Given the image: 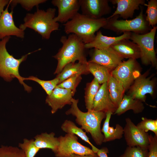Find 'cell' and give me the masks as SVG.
I'll list each match as a JSON object with an SVG mask.
<instances>
[{"label": "cell", "instance_id": "cell-4", "mask_svg": "<svg viewBox=\"0 0 157 157\" xmlns=\"http://www.w3.org/2000/svg\"><path fill=\"white\" fill-rule=\"evenodd\" d=\"M108 21L107 18L94 19L78 13L73 19L64 24V31L67 34L75 35L86 44L93 40L96 32L104 28Z\"/></svg>", "mask_w": 157, "mask_h": 157}, {"label": "cell", "instance_id": "cell-5", "mask_svg": "<svg viewBox=\"0 0 157 157\" xmlns=\"http://www.w3.org/2000/svg\"><path fill=\"white\" fill-rule=\"evenodd\" d=\"M10 38L6 37L0 40V76L7 81H10L16 78L23 85L25 90L30 92L32 88L24 82V77L19 75V68L21 63L26 60L28 56L32 53L24 55L19 59L15 58L8 53L6 48V44Z\"/></svg>", "mask_w": 157, "mask_h": 157}, {"label": "cell", "instance_id": "cell-32", "mask_svg": "<svg viewBox=\"0 0 157 157\" xmlns=\"http://www.w3.org/2000/svg\"><path fill=\"white\" fill-rule=\"evenodd\" d=\"M81 75H73L58 85L56 87L71 90L74 94L76 88L82 80Z\"/></svg>", "mask_w": 157, "mask_h": 157}, {"label": "cell", "instance_id": "cell-6", "mask_svg": "<svg viewBox=\"0 0 157 157\" xmlns=\"http://www.w3.org/2000/svg\"><path fill=\"white\" fill-rule=\"evenodd\" d=\"M157 27L155 26L150 31L144 34L131 32L130 39L139 47L140 59L144 65H151L157 68V60L154 47V41Z\"/></svg>", "mask_w": 157, "mask_h": 157}, {"label": "cell", "instance_id": "cell-29", "mask_svg": "<svg viewBox=\"0 0 157 157\" xmlns=\"http://www.w3.org/2000/svg\"><path fill=\"white\" fill-rule=\"evenodd\" d=\"M144 5L147 7L146 20L150 26L154 27L157 23V0H150Z\"/></svg>", "mask_w": 157, "mask_h": 157}, {"label": "cell", "instance_id": "cell-30", "mask_svg": "<svg viewBox=\"0 0 157 157\" xmlns=\"http://www.w3.org/2000/svg\"><path fill=\"white\" fill-rule=\"evenodd\" d=\"M24 80H32L38 83L48 95L51 94L59 83V80L56 77L52 80L45 81L40 79L36 77L31 76L27 78H24Z\"/></svg>", "mask_w": 157, "mask_h": 157}, {"label": "cell", "instance_id": "cell-39", "mask_svg": "<svg viewBox=\"0 0 157 157\" xmlns=\"http://www.w3.org/2000/svg\"><path fill=\"white\" fill-rule=\"evenodd\" d=\"M9 1L8 0H0V16L4 10V8L8 4Z\"/></svg>", "mask_w": 157, "mask_h": 157}, {"label": "cell", "instance_id": "cell-24", "mask_svg": "<svg viewBox=\"0 0 157 157\" xmlns=\"http://www.w3.org/2000/svg\"><path fill=\"white\" fill-rule=\"evenodd\" d=\"M55 133H42L36 135L34 137V143L39 149H49L54 153L57 150L59 144L58 138L55 137Z\"/></svg>", "mask_w": 157, "mask_h": 157}, {"label": "cell", "instance_id": "cell-33", "mask_svg": "<svg viewBox=\"0 0 157 157\" xmlns=\"http://www.w3.org/2000/svg\"><path fill=\"white\" fill-rule=\"evenodd\" d=\"M47 1L46 0H11L10 1L9 3L12 9L17 4H19L26 10L29 11L34 7H38L39 4Z\"/></svg>", "mask_w": 157, "mask_h": 157}, {"label": "cell", "instance_id": "cell-28", "mask_svg": "<svg viewBox=\"0 0 157 157\" xmlns=\"http://www.w3.org/2000/svg\"><path fill=\"white\" fill-rule=\"evenodd\" d=\"M99 84L94 78L91 82L86 85L84 98L85 106L88 111L92 110L93 101L100 87Z\"/></svg>", "mask_w": 157, "mask_h": 157}, {"label": "cell", "instance_id": "cell-40", "mask_svg": "<svg viewBox=\"0 0 157 157\" xmlns=\"http://www.w3.org/2000/svg\"><path fill=\"white\" fill-rule=\"evenodd\" d=\"M70 157H99L96 153H94L93 154L87 155H81L77 154H72Z\"/></svg>", "mask_w": 157, "mask_h": 157}, {"label": "cell", "instance_id": "cell-8", "mask_svg": "<svg viewBox=\"0 0 157 157\" xmlns=\"http://www.w3.org/2000/svg\"><path fill=\"white\" fill-rule=\"evenodd\" d=\"M141 68L136 60L123 61L110 72V74L122 85L125 91L141 75Z\"/></svg>", "mask_w": 157, "mask_h": 157}, {"label": "cell", "instance_id": "cell-23", "mask_svg": "<svg viewBox=\"0 0 157 157\" xmlns=\"http://www.w3.org/2000/svg\"><path fill=\"white\" fill-rule=\"evenodd\" d=\"M144 109L143 102L125 95L113 114L120 115L130 110H133L134 113L138 114L142 113Z\"/></svg>", "mask_w": 157, "mask_h": 157}, {"label": "cell", "instance_id": "cell-35", "mask_svg": "<svg viewBox=\"0 0 157 157\" xmlns=\"http://www.w3.org/2000/svg\"><path fill=\"white\" fill-rule=\"evenodd\" d=\"M141 119V121L137 124V126L146 133L151 131L157 136V119H148L145 117H142Z\"/></svg>", "mask_w": 157, "mask_h": 157}, {"label": "cell", "instance_id": "cell-18", "mask_svg": "<svg viewBox=\"0 0 157 157\" xmlns=\"http://www.w3.org/2000/svg\"><path fill=\"white\" fill-rule=\"evenodd\" d=\"M113 4H117L115 11L112 15L107 18H111L115 16L119 15L124 19L132 18L135 10H138L141 5H144V0H110Z\"/></svg>", "mask_w": 157, "mask_h": 157}, {"label": "cell", "instance_id": "cell-34", "mask_svg": "<svg viewBox=\"0 0 157 157\" xmlns=\"http://www.w3.org/2000/svg\"><path fill=\"white\" fill-rule=\"evenodd\" d=\"M0 157H25L20 149L11 146H2L0 147Z\"/></svg>", "mask_w": 157, "mask_h": 157}, {"label": "cell", "instance_id": "cell-13", "mask_svg": "<svg viewBox=\"0 0 157 157\" xmlns=\"http://www.w3.org/2000/svg\"><path fill=\"white\" fill-rule=\"evenodd\" d=\"M108 0H79L82 14L94 19L109 13L111 8Z\"/></svg>", "mask_w": 157, "mask_h": 157}, {"label": "cell", "instance_id": "cell-16", "mask_svg": "<svg viewBox=\"0 0 157 157\" xmlns=\"http://www.w3.org/2000/svg\"><path fill=\"white\" fill-rule=\"evenodd\" d=\"M9 5V2L0 16V40L12 35L24 38V31L15 26L13 19V10L10 12L8 11Z\"/></svg>", "mask_w": 157, "mask_h": 157}, {"label": "cell", "instance_id": "cell-17", "mask_svg": "<svg viewBox=\"0 0 157 157\" xmlns=\"http://www.w3.org/2000/svg\"><path fill=\"white\" fill-rule=\"evenodd\" d=\"M117 108L110 97L107 82L102 84L94 99L92 110L105 113L111 112L114 114Z\"/></svg>", "mask_w": 157, "mask_h": 157}, {"label": "cell", "instance_id": "cell-2", "mask_svg": "<svg viewBox=\"0 0 157 157\" xmlns=\"http://www.w3.org/2000/svg\"><path fill=\"white\" fill-rule=\"evenodd\" d=\"M60 41L62 46L53 56L58 62L54 74H59L64 66L70 63H75L78 61L88 63L84 52L85 44L76 35L71 34L67 37L62 36Z\"/></svg>", "mask_w": 157, "mask_h": 157}, {"label": "cell", "instance_id": "cell-37", "mask_svg": "<svg viewBox=\"0 0 157 157\" xmlns=\"http://www.w3.org/2000/svg\"><path fill=\"white\" fill-rule=\"evenodd\" d=\"M148 157H157V136L149 135Z\"/></svg>", "mask_w": 157, "mask_h": 157}, {"label": "cell", "instance_id": "cell-1", "mask_svg": "<svg viewBox=\"0 0 157 157\" xmlns=\"http://www.w3.org/2000/svg\"><path fill=\"white\" fill-rule=\"evenodd\" d=\"M78 99L72 100L71 108L65 112L67 115H72L76 117V122L81 126V128L90 133L96 144L101 145L104 136L101 132V123L106 117V113L93 110L84 112L78 106Z\"/></svg>", "mask_w": 157, "mask_h": 157}, {"label": "cell", "instance_id": "cell-15", "mask_svg": "<svg viewBox=\"0 0 157 157\" xmlns=\"http://www.w3.org/2000/svg\"><path fill=\"white\" fill-rule=\"evenodd\" d=\"M74 94L70 90L56 87L45 100L46 103L51 108V113H55L67 105H71Z\"/></svg>", "mask_w": 157, "mask_h": 157}, {"label": "cell", "instance_id": "cell-12", "mask_svg": "<svg viewBox=\"0 0 157 157\" xmlns=\"http://www.w3.org/2000/svg\"><path fill=\"white\" fill-rule=\"evenodd\" d=\"M123 59L110 47L103 49L94 48L91 58L88 62L104 66L111 72L123 61Z\"/></svg>", "mask_w": 157, "mask_h": 157}, {"label": "cell", "instance_id": "cell-25", "mask_svg": "<svg viewBox=\"0 0 157 157\" xmlns=\"http://www.w3.org/2000/svg\"><path fill=\"white\" fill-rule=\"evenodd\" d=\"M110 97L117 108L125 91L122 85L111 74L107 82Z\"/></svg>", "mask_w": 157, "mask_h": 157}, {"label": "cell", "instance_id": "cell-27", "mask_svg": "<svg viewBox=\"0 0 157 157\" xmlns=\"http://www.w3.org/2000/svg\"><path fill=\"white\" fill-rule=\"evenodd\" d=\"M88 69L100 84L107 82L111 71L107 68L98 64L88 62Z\"/></svg>", "mask_w": 157, "mask_h": 157}, {"label": "cell", "instance_id": "cell-11", "mask_svg": "<svg viewBox=\"0 0 157 157\" xmlns=\"http://www.w3.org/2000/svg\"><path fill=\"white\" fill-rule=\"evenodd\" d=\"M124 134L127 145L129 147L139 146L148 149L149 144V134L139 129L129 117L125 118Z\"/></svg>", "mask_w": 157, "mask_h": 157}, {"label": "cell", "instance_id": "cell-22", "mask_svg": "<svg viewBox=\"0 0 157 157\" xmlns=\"http://www.w3.org/2000/svg\"><path fill=\"white\" fill-rule=\"evenodd\" d=\"M88 64V63L78 62L70 63L66 65L56 77L59 80V84L73 75L76 74L81 75L89 74Z\"/></svg>", "mask_w": 157, "mask_h": 157}, {"label": "cell", "instance_id": "cell-38", "mask_svg": "<svg viewBox=\"0 0 157 157\" xmlns=\"http://www.w3.org/2000/svg\"><path fill=\"white\" fill-rule=\"evenodd\" d=\"M109 153L108 149L106 147H103L99 149L96 153L99 157H108L107 154Z\"/></svg>", "mask_w": 157, "mask_h": 157}, {"label": "cell", "instance_id": "cell-36", "mask_svg": "<svg viewBox=\"0 0 157 157\" xmlns=\"http://www.w3.org/2000/svg\"><path fill=\"white\" fill-rule=\"evenodd\" d=\"M148 149H143L139 146H128L124 153L118 157H148Z\"/></svg>", "mask_w": 157, "mask_h": 157}, {"label": "cell", "instance_id": "cell-31", "mask_svg": "<svg viewBox=\"0 0 157 157\" xmlns=\"http://www.w3.org/2000/svg\"><path fill=\"white\" fill-rule=\"evenodd\" d=\"M18 146L24 153L25 157H34L40 149L35 144L33 139L24 138L22 143H19Z\"/></svg>", "mask_w": 157, "mask_h": 157}, {"label": "cell", "instance_id": "cell-21", "mask_svg": "<svg viewBox=\"0 0 157 157\" xmlns=\"http://www.w3.org/2000/svg\"><path fill=\"white\" fill-rule=\"evenodd\" d=\"M112 114L111 112L106 113V119L101 129V132L104 136V142L120 139L124 134V128L120 124H117L115 128L110 126V121Z\"/></svg>", "mask_w": 157, "mask_h": 157}, {"label": "cell", "instance_id": "cell-9", "mask_svg": "<svg viewBox=\"0 0 157 157\" xmlns=\"http://www.w3.org/2000/svg\"><path fill=\"white\" fill-rule=\"evenodd\" d=\"M59 144L54 153L56 157H70L72 154L83 155L94 153L92 149L82 144L78 141V138L71 133L58 138Z\"/></svg>", "mask_w": 157, "mask_h": 157}, {"label": "cell", "instance_id": "cell-14", "mask_svg": "<svg viewBox=\"0 0 157 157\" xmlns=\"http://www.w3.org/2000/svg\"><path fill=\"white\" fill-rule=\"evenodd\" d=\"M51 3L58 8V14L54 19L58 23H65L72 19L80 9L79 0H53Z\"/></svg>", "mask_w": 157, "mask_h": 157}, {"label": "cell", "instance_id": "cell-19", "mask_svg": "<svg viewBox=\"0 0 157 157\" xmlns=\"http://www.w3.org/2000/svg\"><path fill=\"white\" fill-rule=\"evenodd\" d=\"M131 32H126L117 37H108L102 34L100 31H98L93 40L91 42L85 44V49L94 48L99 49H103L110 47L117 42L123 39H129Z\"/></svg>", "mask_w": 157, "mask_h": 157}, {"label": "cell", "instance_id": "cell-20", "mask_svg": "<svg viewBox=\"0 0 157 157\" xmlns=\"http://www.w3.org/2000/svg\"><path fill=\"white\" fill-rule=\"evenodd\" d=\"M110 47L123 59L136 60L140 58L139 47L136 44L129 40V39L121 40Z\"/></svg>", "mask_w": 157, "mask_h": 157}, {"label": "cell", "instance_id": "cell-7", "mask_svg": "<svg viewBox=\"0 0 157 157\" xmlns=\"http://www.w3.org/2000/svg\"><path fill=\"white\" fill-rule=\"evenodd\" d=\"M119 16L108 19V21L103 28L118 32H131L136 33H143L150 26L143 14V10L135 18L131 20L117 19Z\"/></svg>", "mask_w": 157, "mask_h": 157}, {"label": "cell", "instance_id": "cell-3", "mask_svg": "<svg viewBox=\"0 0 157 157\" xmlns=\"http://www.w3.org/2000/svg\"><path fill=\"white\" fill-rule=\"evenodd\" d=\"M56 10L53 8H49L45 11L37 7L33 13L26 14L24 23L19 28L24 31L27 28L32 29L40 34L42 39L48 40L52 32L58 30L59 27V23L54 19Z\"/></svg>", "mask_w": 157, "mask_h": 157}, {"label": "cell", "instance_id": "cell-10", "mask_svg": "<svg viewBox=\"0 0 157 157\" xmlns=\"http://www.w3.org/2000/svg\"><path fill=\"white\" fill-rule=\"evenodd\" d=\"M149 72L148 70L135 80L129 87L127 95L142 102L145 101L147 94H149L152 97H154L156 79H151L152 76L148 77Z\"/></svg>", "mask_w": 157, "mask_h": 157}, {"label": "cell", "instance_id": "cell-26", "mask_svg": "<svg viewBox=\"0 0 157 157\" xmlns=\"http://www.w3.org/2000/svg\"><path fill=\"white\" fill-rule=\"evenodd\" d=\"M62 130L67 133H71L76 135L83 140L88 143L91 147L92 150L96 153L99 149L94 146L90 141L89 138L81 128L77 126L72 121L68 120H65L61 126Z\"/></svg>", "mask_w": 157, "mask_h": 157}]
</instances>
